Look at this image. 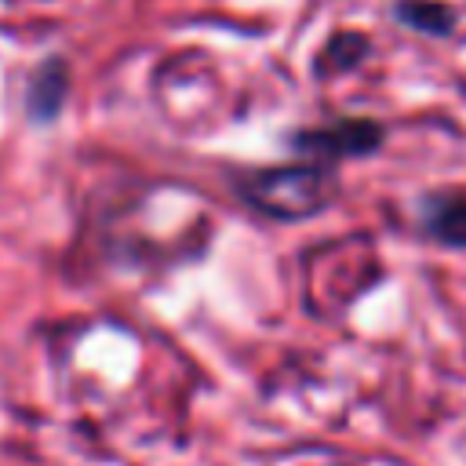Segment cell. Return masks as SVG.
<instances>
[{"instance_id":"1","label":"cell","mask_w":466,"mask_h":466,"mask_svg":"<svg viewBox=\"0 0 466 466\" xmlns=\"http://www.w3.org/2000/svg\"><path fill=\"white\" fill-rule=\"evenodd\" d=\"M237 186L255 211L288 222V218L317 215L335 193V175L331 167H320V164H291V167L251 171Z\"/></svg>"},{"instance_id":"2","label":"cell","mask_w":466,"mask_h":466,"mask_svg":"<svg viewBox=\"0 0 466 466\" xmlns=\"http://www.w3.org/2000/svg\"><path fill=\"white\" fill-rule=\"evenodd\" d=\"M382 142V127L375 120H335L324 127H309V131H295L291 146L306 149V153H320V157H364L371 149H379Z\"/></svg>"},{"instance_id":"3","label":"cell","mask_w":466,"mask_h":466,"mask_svg":"<svg viewBox=\"0 0 466 466\" xmlns=\"http://www.w3.org/2000/svg\"><path fill=\"white\" fill-rule=\"evenodd\" d=\"M422 229L441 240V244H451V248H462L466 244V197H426L422 208Z\"/></svg>"},{"instance_id":"4","label":"cell","mask_w":466,"mask_h":466,"mask_svg":"<svg viewBox=\"0 0 466 466\" xmlns=\"http://www.w3.org/2000/svg\"><path fill=\"white\" fill-rule=\"evenodd\" d=\"M66 87H69L66 62H58V58L44 62V66L33 73V80H29V95H25L29 116H33V120H55V113H58L62 102H66Z\"/></svg>"},{"instance_id":"5","label":"cell","mask_w":466,"mask_h":466,"mask_svg":"<svg viewBox=\"0 0 466 466\" xmlns=\"http://www.w3.org/2000/svg\"><path fill=\"white\" fill-rule=\"evenodd\" d=\"M397 18L408 22L411 29H419V33H437V36L451 33V22H455L451 7H444V4H430V0H408V4H397Z\"/></svg>"}]
</instances>
